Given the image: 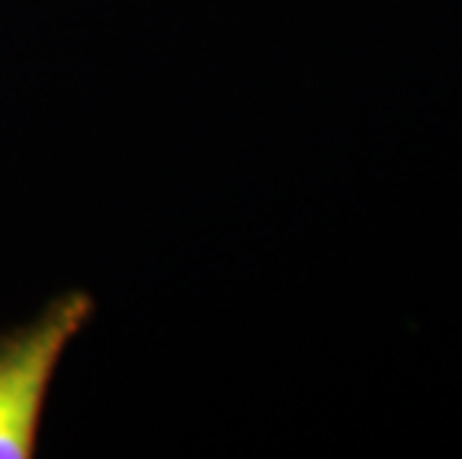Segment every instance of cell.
Segmentation results:
<instances>
[{"label": "cell", "mask_w": 462, "mask_h": 459, "mask_svg": "<svg viewBox=\"0 0 462 459\" xmlns=\"http://www.w3.org/2000/svg\"><path fill=\"white\" fill-rule=\"evenodd\" d=\"M96 314L90 292L69 289L39 314L0 335V459H31L48 390L66 349Z\"/></svg>", "instance_id": "cell-1"}]
</instances>
